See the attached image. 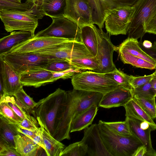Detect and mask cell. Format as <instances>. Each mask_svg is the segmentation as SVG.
Wrapping results in <instances>:
<instances>
[{"instance_id": "1", "label": "cell", "mask_w": 156, "mask_h": 156, "mask_svg": "<svg viewBox=\"0 0 156 156\" xmlns=\"http://www.w3.org/2000/svg\"><path fill=\"white\" fill-rule=\"evenodd\" d=\"M66 93L64 111L54 137L59 141L70 139V126L73 120L93 105L98 106L104 95L101 93L74 89Z\"/></svg>"}, {"instance_id": "2", "label": "cell", "mask_w": 156, "mask_h": 156, "mask_svg": "<svg viewBox=\"0 0 156 156\" xmlns=\"http://www.w3.org/2000/svg\"><path fill=\"white\" fill-rule=\"evenodd\" d=\"M67 93L58 88L37 102L34 111L48 132L54 138L64 111Z\"/></svg>"}, {"instance_id": "3", "label": "cell", "mask_w": 156, "mask_h": 156, "mask_svg": "<svg viewBox=\"0 0 156 156\" xmlns=\"http://www.w3.org/2000/svg\"><path fill=\"white\" fill-rule=\"evenodd\" d=\"M32 7L25 11H0V17L5 29L8 32L14 30L28 31L34 34L38 20L44 16L39 6L34 3Z\"/></svg>"}, {"instance_id": "4", "label": "cell", "mask_w": 156, "mask_h": 156, "mask_svg": "<svg viewBox=\"0 0 156 156\" xmlns=\"http://www.w3.org/2000/svg\"><path fill=\"white\" fill-rule=\"evenodd\" d=\"M100 136L106 149L112 156H133L143 144L135 136H125L110 129L100 120L98 124Z\"/></svg>"}, {"instance_id": "5", "label": "cell", "mask_w": 156, "mask_h": 156, "mask_svg": "<svg viewBox=\"0 0 156 156\" xmlns=\"http://www.w3.org/2000/svg\"><path fill=\"white\" fill-rule=\"evenodd\" d=\"M73 89L104 94L119 86L106 73L91 71L81 72L71 78Z\"/></svg>"}, {"instance_id": "6", "label": "cell", "mask_w": 156, "mask_h": 156, "mask_svg": "<svg viewBox=\"0 0 156 156\" xmlns=\"http://www.w3.org/2000/svg\"><path fill=\"white\" fill-rule=\"evenodd\" d=\"M133 6L135 10L127 34L138 39L146 33V26L156 14V0H138Z\"/></svg>"}, {"instance_id": "7", "label": "cell", "mask_w": 156, "mask_h": 156, "mask_svg": "<svg viewBox=\"0 0 156 156\" xmlns=\"http://www.w3.org/2000/svg\"><path fill=\"white\" fill-rule=\"evenodd\" d=\"M0 58L20 74L29 69L43 68L49 63L62 59L33 52L7 53L0 55Z\"/></svg>"}, {"instance_id": "8", "label": "cell", "mask_w": 156, "mask_h": 156, "mask_svg": "<svg viewBox=\"0 0 156 156\" xmlns=\"http://www.w3.org/2000/svg\"><path fill=\"white\" fill-rule=\"evenodd\" d=\"M52 19L51 24L35 34L34 37H52L82 43L80 28L76 24L64 16Z\"/></svg>"}, {"instance_id": "9", "label": "cell", "mask_w": 156, "mask_h": 156, "mask_svg": "<svg viewBox=\"0 0 156 156\" xmlns=\"http://www.w3.org/2000/svg\"><path fill=\"white\" fill-rule=\"evenodd\" d=\"M69 61L80 58L94 57L82 42L71 41L31 52Z\"/></svg>"}, {"instance_id": "10", "label": "cell", "mask_w": 156, "mask_h": 156, "mask_svg": "<svg viewBox=\"0 0 156 156\" xmlns=\"http://www.w3.org/2000/svg\"><path fill=\"white\" fill-rule=\"evenodd\" d=\"M95 29L97 39V52L95 57L99 66L94 72L106 73L116 68L113 61V53L116 46L111 41L109 34L104 32L102 29L98 28L96 26Z\"/></svg>"}, {"instance_id": "11", "label": "cell", "mask_w": 156, "mask_h": 156, "mask_svg": "<svg viewBox=\"0 0 156 156\" xmlns=\"http://www.w3.org/2000/svg\"><path fill=\"white\" fill-rule=\"evenodd\" d=\"M135 10L133 6L117 7L111 10L105 20L107 32L112 35L126 34Z\"/></svg>"}, {"instance_id": "12", "label": "cell", "mask_w": 156, "mask_h": 156, "mask_svg": "<svg viewBox=\"0 0 156 156\" xmlns=\"http://www.w3.org/2000/svg\"><path fill=\"white\" fill-rule=\"evenodd\" d=\"M91 8L94 24L100 29L104 26L105 18L117 7L133 6L138 0H87Z\"/></svg>"}, {"instance_id": "13", "label": "cell", "mask_w": 156, "mask_h": 156, "mask_svg": "<svg viewBox=\"0 0 156 156\" xmlns=\"http://www.w3.org/2000/svg\"><path fill=\"white\" fill-rule=\"evenodd\" d=\"M64 17L76 24L80 28L94 24L91 8L87 0H66Z\"/></svg>"}, {"instance_id": "14", "label": "cell", "mask_w": 156, "mask_h": 156, "mask_svg": "<svg viewBox=\"0 0 156 156\" xmlns=\"http://www.w3.org/2000/svg\"><path fill=\"white\" fill-rule=\"evenodd\" d=\"M0 81L4 94L0 101L7 96H14L15 94L23 87L20 81V74L3 59L0 58Z\"/></svg>"}, {"instance_id": "15", "label": "cell", "mask_w": 156, "mask_h": 156, "mask_svg": "<svg viewBox=\"0 0 156 156\" xmlns=\"http://www.w3.org/2000/svg\"><path fill=\"white\" fill-rule=\"evenodd\" d=\"M87 147L89 156H112L106 149L100 136L98 124H92L84 129L81 140Z\"/></svg>"}, {"instance_id": "16", "label": "cell", "mask_w": 156, "mask_h": 156, "mask_svg": "<svg viewBox=\"0 0 156 156\" xmlns=\"http://www.w3.org/2000/svg\"><path fill=\"white\" fill-rule=\"evenodd\" d=\"M71 41H72L66 39L52 37H34L14 46L9 51L4 54L31 52L51 46Z\"/></svg>"}, {"instance_id": "17", "label": "cell", "mask_w": 156, "mask_h": 156, "mask_svg": "<svg viewBox=\"0 0 156 156\" xmlns=\"http://www.w3.org/2000/svg\"><path fill=\"white\" fill-rule=\"evenodd\" d=\"M131 90L119 86L104 94L98 106L107 108L123 106L133 97Z\"/></svg>"}, {"instance_id": "18", "label": "cell", "mask_w": 156, "mask_h": 156, "mask_svg": "<svg viewBox=\"0 0 156 156\" xmlns=\"http://www.w3.org/2000/svg\"><path fill=\"white\" fill-rule=\"evenodd\" d=\"M52 73L42 67L29 69L20 74V81L23 86L37 88L51 83Z\"/></svg>"}, {"instance_id": "19", "label": "cell", "mask_w": 156, "mask_h": 156, "mask_svg": "<svg viewBox=\"0 0 156 156\" xmlns=\"http://www.w3.org/2000/svg\"><path fill=\"white\" fill-rule=\"evenodd\" d=\"M125 120L128 123L132 134L136 137L146 147V156H156V151L152 147L151 138V133L153 131L152 128L142 129L140 126L141 121L132 117L126 116Z\"/></svg>"}, {"instance_id": "20", "label": "cell", "mask_w": 156, "mask_h": 156, "mask_svg": "<svg viewBox=\"0 0 156 156\" xmlns=\"http://www.w3.org/2000/svg\"><path fill=\"white\" fill-rule=\"evenodd\" d=\"M34 35L28 31L11 32L0 39V55L7 52L14 46L33 37Z\"/></svg>"}, {"instance_id": "21", "label": "cell", "mask_w": 156, "mask_h": 156, "mask_svg": "<svg viewBox=\"0 0 156 156\" xmlns=\"http://www.w3.org/2000/svg\"><path fill=\"white\" fill-rule=\"evenodd\" d=\"M98 110V105L94 104L76 117L72 122L70 132L81 130L91 125Z\"/></svg>"}, {"instance_id": "22", "label": "cell", "mask_w": 156, "mask_h": 156, "mask_svg": "<svg viewBox=\"0 0 156 156\" xmlns=\"http://www.w3.org/2000/svg\"><path fill=\"white\" fill-rule=\"evenodd\" d=\"M115 51L125 52L145 59L156 65V62L140 48L137 39L128 37L119 45L116 46Z\"/></svg>"}, {"instance_id": "23", "label": "cell", "mask_w": 156, "mask_h": 156, "mask_svg": "<svg viewBox=\"0 0 156 156\" xmlns=\"http://www.w3.org/2000/svg\"><path fill=\"white\" fill-rule=\"evenodd\" d=\"M45 16L52 19L64 16L66 6V0H43L39 6Z\"/></svg>"}, {"instance_id": "24", "label": "cell", "mask_w": 156, "mask_h": 156, "mask_svg": "<svg viewBox=\"0 0 156 156\" xmlns=\"http://www.w3.org/2000/svg\"><path fill=\"white\" fill-rule=\"evenodd\" d=\"M15 148L21 156H35L41 147L30 138L20 134L15 138Z\"/></svg>"}, {"instance_id": "25", "label": "cell", "mask_w": 156, "mask_h": 156, "mask_svg": "<svg viewBox=\"0 0 156 156\" xmlns=\"http://www.w3.org/2000/svg\"><path fill=\"white\" fill-rule=\"evenodd\" d=\"M123 107L125 116L132 117L142 122H147L153 131L156 130V124L153 119L132 98Z\"/></svg>"}, {"instance_id": "26", "label": "cell", "mask_w": 156, "mask_h": 156, "mask_svg": "<svg viewBox=\"0 0 156 156\" xmlns=\"http://www.w3.org/2000/svg\"><path fill=\"white\" fill-rule=\"evenodd\" d=\"M37 119L39 125L43 129V140L44 145L47 156H60L65 148L64 144L54 138L48 132L38 117Z\"/></svg>"}, {"instance_id": "27", "label": "cell", "mask_w": 156, "mask_h": 156, "mask_svg": "<svg viewBox=\"0 0 156 156\" xmlns=\"http://www.w3.org/2000/svg\"><path fill=\"white\" fill-rule=\"evenodd\" d=\"M20 134L17 124L9 122L2 115L0 116V139L9 146L15 148V138Z\"/></svg>"}, {"instance_id": "28", "label": "cell", "mask_w": 156, "mask_h": 156, "mask_svg": "<svg viewBox=\"0 0 156 156\" xmlns=\"http://www.w3.org/2000/svg\"><path fill=\"white\" fill-rule=\"evenodd\" d=\"M95 26L94 24H92L80 28L82 42L94 57L96 56L97 52V39Z\"/></svg>"}, {"instance_id": "29", "label": "cell", "mask_w": 156, "mask_h": 156, "mask_svg": "<svg viewBox=\"0 0 156 156\" xmlns=\"http://www.w3.org/2000/svg\"><path fill=\"white\" fill-rule=\"evenodd\" d=\"M119 57L125 64H129L137 68H145L150 70L156 69V65L145 59L128 53L118 52Z\"/></svg>"}, {"instance_id": "30", "label": "cell", "mask_w": 156, "mask_h": 156, "mask_svg": "<svg viewBox=\"0 0 156 156\" xmlns=\"http://www.w3.org/2000/svg\"><path fill=\"white\" fill-rule=\"evenodd\" d=\"M14 96L18 105L25 111L35 115L34 109L36 106L37 102L26 93L23 87L16 92Z\"/></svg>"}, {"instance_id": "31", "label": "cell", "mask_w": 156, "mask_h": 156, "mask_svg": "<svg viewBox=\"0 0 156 156\" xmlns=\"http://www.w3.org/2000/svg\"><path fill=\"white\" fill-rule=\"evenodd\" d=\"M70 62L75 67L80 70H89L94 72L99 66L98 62L96 57L76 58Z\"/></svg>"}, {"instance_id": "32", "label": "cell", "mask_w": 156, "mask_h": 156, "mask_svg": "<svg viewBox=\"0 0 156 156\" xmlns=\"http://www.w3.org/2000/svg\"><path fill=\"white\" fill-rule=\"evenodd\" d=\"M87 145L80 141L65 147L60 156H84L87 154Z\"/></svg>"}, {"instance_id": "33", "label": "cell", "mask_w": 156, "mask_h": 156, "mask_svg": "<svg viewBox=\"0 0 156 156\" xmlns=\"http://www.w3.org/2000/svg\"><path fill=\"white\" fill-rule=\"evenodd\" d=\"M133 98L152 119L156 118L155 98L149 99L135 95Z\"/></svg>"}, {"instance_id": "34", "label": "cell", "mask_w": 156, "mask_h": 156, "mask_svg": "<svg viewBox=\"0 0 156 156\" xmlns=\"http://www.w3.org/2000/svg\"><path fill=\"white\" fill-rule=\"evenodd\" d=\"M0 115L9 122L17 125L23 120L18 116L4 99L0 101Z\"/></svg>"}, {"instance_id": "35", "label": "cell", "mask_w": 156, "mask_h": 156, "mask_svg": "<svg viewBox=\"0 0 156 156\" xmlns=\"http://www.w3.org/2000/svg\"><path fill=\"white\" fill-rule=\"evenodd\" d=\"M106 74L116 82L119 86L132 89L130 83L131 75L124 73L116 68L114 70Z\"/></svg>"}, {"instance_id": "36", "label": "cell", "mask_w": 156, "mask_h": 156, "mask_svg": "<svg viewBox=\"0 0 156 156\" xmlns=\"http://www.w3.org/2000/svg\"><path fill=\"white\" fill-rule=\"evenodd\" d=\"M34 4L17 3L0 0V11L3 10H12L16 11H25L29 10Z\"/></svg>"}, {"instance_id": "37", "label": "cell", "mask_w": 156, "mask_h": 156, "mask_svg": "<svg viewBox=\"0 0 156 156\" xmlns=\"http://www.w3.org/2000/svg\"><path fill=\"white\" fill-rule=\"evenodd\" d=\"M104 122L110 129L119 134L125 136H130L133 135L130 130L128 123L125 120L124 121H104Z\"/></svg>"}, {"instance_id": "38", "label": "cell", "mask_w": 156, "mask_h": 156, "mask_svg": "<svg viewBox=\"0 0 156 156\" xmlns=\"http://www.w3.org/2000/svg\"><path fill=\"white\" fill-rule=\"evenodd\" d=\"M133 97L136 95L140 97L151 99L155 98L151 81L136 88L132 89Z\"/></svg>"}, {"instance_id": "39", "label": "cell", "mask_w": 156, "mask_h": 156, "mask_svg": "<svg viewBox=\"0 0 156 156\" xmlns=\"http://www.w3.org/2000/svg\"><path fill=\"white\" fill-rule=\"evenodd\" d=\"M75 67L70 62L61 60L49 63L42 68L52 72H60Z\"/></svg>"}, {"instance_id": "40", "label": "cell", "mask_w": 156, "mask_h": 156, "mask_svg": "<svg viewBox=\"0 0 156 156\" xmlns=\"http://www.w3.org/2000/svg\"><path fill=\"white\" fill-rule=\"evenodd\" d=\"M38 122L36 119L28 113L26 117L17 126L21 128L29 130L36 131L38 130Z\"/></svg>"}, {"instance_id": "41", "label": "cell", "mask_w": 156, "mask_h": 156, "mask_svg": "<svg viewBox=\"0 0 156 156\" xmlns=\"http://www.w3.org/2000/svg\"><path fill=\"white\" fill-rule=\"evenodd\" d=\"M80 70L78 68L74 67L60 72H52L53 75L51 79V83L60 79H66L71 78L75 74L81 72Z\"/></svg>"}, {"instance_id": "42", "label": "cell", "mask_w": 156, "mask_h": 156, "mask_svg": "<svg viewBox=\"0 0 156 156\" xmlns=\"http://www.w3.org/2000/svg\"><path fill=\"white\" fill-rule=\"evenodd\" d=\"M3 99H4L8 103L16 113L22 119H23L26 117L28 113L25 110L17 105L16 102V99L13 97L7 96L5 97Z\"/></svg>"}, {"instance_id": "43", "label": "cell", "mask_w": 156, "mask_h": 156, "mask_svg": "<svg viewBox=\"0 0 156 156\" xmlns=\"http://www.w3.org/2000/svg\"><path fill=\"white\" fill-rule=\"evenodd\" d=\"M153 74L142 76H135L131 75L130 84L132 89L139 87L151 80Z\"/></svg>"}, {"instance_id": "44", "label": "cell", "mask_w": 156, "mask_h": 156, "mask_svg": "<svg viewBox=\"0 0 156 156\" xmlns=\"http://www.w3.org/2000/svg\"><path fill=\"white\" fill-rule=\"evenodd\" d=\"M0 156H21L15 148L9 146L6 142L0 139Z\"/></svg>"}, {"instance_id": "45", "label": "cell", "mask_w": 156, "mask_h": 156, "mask_svg": "<svg viewBox=\"0 0 156 156\" xmlns=\"http://www.w3.org/2000/svg\"><path fill=\"white\" fill-rule=\"evenodd\" d=\"M139 44L141 49L156 62V42H154L152 46L149 48L144 47L141 41L139 42Z\"/></svg>"}, {"instance_id": "46", "label": "cell", "mask_w": 156, "mask_h": 156, "mask_svg": "<svg viewBox=\"0 0 156 156\" xmlns=\"http://www.w3.org/2000/svg\"><path fill=\"white\" fill-rule=\"evenodd\" d=\"M145 30L146 33L156 34V14L147 25Z\"/></svg>"}, {"instance_id": "47", "label": "cell", "mask_w": 156, "mask_h": 156, "mask_svg": "<svg viewBox=\"0 0 156 156\" xmlns=\"http://www.w3.org/2000/svg\"><path fill=\"white\" fill-rule=\"evenodd\" d=\"M39 125L40 127L39 130L33 140L45 150V148L43 140V129L42 126Z\"/></svg>"}, {"instance_id": "48", "label": "cell", "mask_w": 156, "mask_h": 156, "mask_svg": "<svg viewBox=\"0 0 156 156\" xmlns=\"http://www.w3.org/2000/svg\"><path fill=\"white\" fill-rule=\"evenodd\" d=\"M17 129L20 134L27 136L32 140L36 135L39 129L36 131H33L20 127L18 126Z\"/></svg>"}, {"instance_id": "49", "label": "cell", "mask_w": 156, "mask_h": 156, "mask_svg": "<svg viewBox=\"0 0 156 156\" xmlns=\"http://www.w3.org/2000/svg\"><path fill=\"white\" fill-rule=\"evenodd\" d=\"M147 153V148L144 145H143L136 149L133 156H146Z\"/></svg>"}, {"instance_id": "50", "label": "cell", "mask_w": 156, "mask_h": 156, "mask_svg": "<svg viewBox=\"0 0 156 156\" xmlns=\"http://www.w3.org/2000/svg\"><path fill=\"white\" fill-rule=\"evenodd\" d=\"M153 76L151 80V82L155 94V97L156 98V74L153 73Z\"/></svg>"}, {"instance_id": "51", "label": "cell", "mask_w": 156, "mask_h": 156, "mask_svg": "<svg viewBox=\"0 0 156 156\" xmlns=\"http://www.w3.org/2000/svg\"><path fill=\"white\" fill-rule=\"evenodd\" d=\"M43 0H26V2L36 4L38 6H39L41 4Z\"/></svg>"}, {"instance_id": "52", "label": "cell", "mask_w": 156, "mask_h": 156, "mask_svg": "<svg viewBox=\"0 0 156 156\" xmlns=\"http://www.w3.org/2000/svg\"><path fill=\"white\" fill-rule=\"evenodd\" d=\"M142 44L143 46L147 48H151L152 45V43L150 41L147 40L144 41Z\"/></svg>"}, {"instance_id": "53", "label": "cell", "mask_w": 156, "mask_h": 156, "mask_svg": "<svg viewBox=\"0 0 156 156\" xmlns=\"http://www.w3.org/2000/svg\"><path fill=\"white\" fill-rule=\"evenodd\" d=\"M6 1L11 2H15V3H20L21 2V0H4Z\"/></svg>"}, {"instance_id": "54", "label": "cell", "mask_w": 156, "mask_h": 156, "mask_svg": "<svg viewBox=\"0 0 156 156\" xmlns=\"http://www.w3.org/2000/svg\"><path fill=\"white\" fill-rule=\"evenodd\" d=\"M155 71L154 73V74H156V69H155Z\"/></svg>"}]
</instances>
